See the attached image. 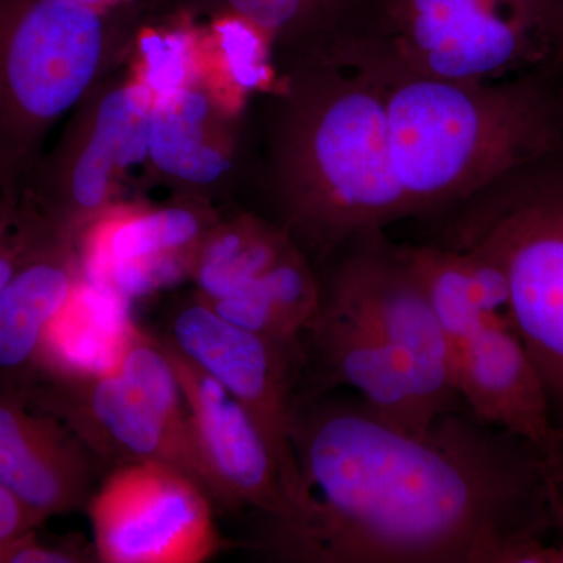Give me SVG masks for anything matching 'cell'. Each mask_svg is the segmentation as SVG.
<instances>
[{
	"instance_id": "6da1fadb",
	"label": "cell",
	"mask_w": 563,
	"mask_h": 563,
	"mask_svg": "<svg viewBox=\"0 0 563 563\" xmlns=\"http://www.w3.org/2000/svg\"><path fill=\"white\" fill-rule=\"evenodd\" d=\"M298 488L250 547L287 563H563L542 451L461 409L417 435L361 396L298 393Z\"/></svg>"
},
{
	"instance_id": "7a4b0ae2",
	"label": "cell",
	"mask_w": 563,
	"mask_h": 563,
	"mask_svg": "<svg viewBox=\"0 0 563 563\" xmlns=\"http://www.w3.org/2000/svg\"><path fill=\"white\" fill-rule=\"evenodd\" d=\"M383 58L385 143L410 214L466 202L553 151L551 107L528 85L437 79Z\"/></svg>"
},
{
	"instance_id": "3957f363",
	"label": "cell",
	"mask_w": 563,
	"mask_h": 563,
	"mask_svg": "<svg viewBox=\"0 0 563 563\" xmlns=\"http://www.w3.org/2000/svg\"><path fill=\"white\" fill-rule=\"evenodd\" d=\"M448 224L442 246L496 263L510 288V314L563 424V169H518L477 192Z\"/></svg>"
},
{
	"instance_id": "277c9868",
	"label": "cell",
	"mask_w": 563,
	"mask_h": 563,
	"mask_svg": "<svg viewBox=\"0 0 563 563\" xmlns=\"http://www.w3.org/2000/svg\"><path fill=\"white\" fill-rule=\"evenodd\" d=\"M24 396L102 466L166 463L209 495L179 380L158 339L136 324L110 372L41 376Z\"/></svg>"
},
{
	"instance_id": "5b68a950",
	"label": "cell",
	"mask_w": 563,
	"mask_h": 563,
	"mask_svg": "<svg viewBox=\"0 0 563 563\" xmlns=\"http://www.w3.org/2000/svg\"><path fill=\"white\" fill-rule=\"evenodd\" d=\"M357 66L314 125L317 190L298 214L302 231L324 251L410 217L385 143L384 58L369 57Z\"/></svg>"
},
{
	"instance_id": "8992f818",
	"label": "cell",
	"mask_w": 563,
	"mask_h": 563,
	"mask_svg": "<svg viewBox=\"0 0 563 563\" xmlns=\"http://www.w3.org/2000/svg\"><path fill=\"white\" fill-rule=\"evenodd\" d=\"M344 246L322 303L365 322L398 352L429 420L461 409L453 351L407 247L393 246L380 231Z\"/></svg>"
},
{
	"instance_id": "52a82bcc",
	"label": "cell",
	"mask_w": 563,
	"mask_h": 563,
	"mask_svg": "<svg viewBox=\"0 0 563 563\" xmlns=\"http://www.w3.org/2000/svg\"><path fill=\"white\" fill-rule=\"evenodd\" d=\"M99 55L101 22L79 0H0V129L24 135L68 110Z\"/></svg>"
},
{
	"instance_id": "ba28073f",
	"label": "cell",
	"mask_w": 563,
	"mask_h": 563,
	"mask_svg": "<svg viewBox=\"0 0 563 563\" xmlns=\"http://www.w3.org/2000/svg\"><path fill=\"white\" fill-rule=\"evenodd\" d=\"M551 29L547 0H401L385 55L422 76L490 81L542 57Z\"/></svg>"
},
{
	"instance_id": "9c48e42d",
	"label": "cell",
	"mask_w": 563,
	"mask_h": 563,
	"mask_svg": "<svg viewBox=\"0 0 563 563\" xmlns=\"http://www.w3.org/2000/svg\"><path fill=\"white\" fill-rule=\"evenodd\" d=\"M87 506L99 562L201 563L224 547L210 496L166 463L111 470Z\"/></svg>"
},
{
	"instance_id": "30bf717a",
	"label": "cell",
	"mask_w": 563,
	"mask_h": 563,
	"mask_svg": "<svg viewBox=\"0 0 563 563\" xmlns=\"http://www.w3.org/2000/svg\"><path fill=\"white\" fill-rule=\"evenodd\" d=\"M162 340L217 379L250 412L277 463L290 510L298 488L290 422L306 369L302 342H276L246 331L202 299L174 310Z\"/></svg>"
},
{
	"instance_id": "8fae6325",
	"label": "cell",
	"mask_w": 563,
	"mask_h": 563,
	"mask_svg": "<svg viewBox=\"0 0 563 563\" xmlns=\"http://www.w3.org/2000/svg\"><path fill=\"white\" fill-rule=\"evenodd\" d=\"M161 342L190 415L196 450L214 509L255 518L288 512L279 468L250 412L217 379Z\"/></svg>"
},
{
	"instance_id": "7c38bea8",
	"label": "cell",
	"mask_w": 563,
	"mask_h": 563,
	"mask_svg": "<svg viewBox=\"0 0 563 563\" xmlns=\"http://www.w3.org/2000/svg\"><path fill=\"white\" fill-rule=\"evenodd\" d=\"M99 466L60 420L0 387V484L43 523L90 501Z\"/></svg>"
},
{
	"instance_id": "4fadbf2b",
	"label": "cell",
	"mask_w": 563,
	"mask_h": 563,
	"mask_svg": "<svg viewBox=\"0 0 563 563\" xmlns=\"http://www.w3.org/2000/svg\"><path fill=\"white\" fill-rule=\"evenodd\" d=\"M301 342L306 369L299 391L352 388L396 428L417 435L428 431L432 421L415 398L401 357L365 322L321 302Z\"/></svg>"
},
{
	"instance_id": "5bb4252c",
	"label": "cell",
	"mask_w": 563,
	"mask_h": 563,
	"mask_svg": "<svg viewBox=\"0 0 563 563\" xmlns=\"http://www.w3.org/2000/svg\"><path fill=\"white\" fill-rule=\"evenodd\" d=\"M455 379L463 407L542 446L553 431L542 376L510 310L488 314L455 354Z\"/></svg>"
},
{
	"instance_id": "9a60e30c",
	"label": "cell",
	"mask_w": 563,
	"mask_h": 563,
	"mask_svg": "<svg viewBox=\"0 0 563 563\" xmlns=\"http://www.w3.org/2000/svg\"><path fill=\"white\" fill-rule=\"evenodd\" d=\"M191 211L168 209L131 218L98 233L87 261L88 282L122 301L140 298L179 277V251L198 240Z\"/></svg>"
},
{
	"instance_id": "2e32d148",
	"label": "cell",
	"mask_w": 563,
	"mask_h": 563,
	"mask_svg": "<svg viewBox=\"0 0 563 563\" xmlns=\"http://www.w3.org/2000/svg\"><path fill=\"white\" fill-rule=\"evenodd\" d=\"M79 282L57 252L33 244L0 295V387H31L52 321Z\"/></svg>"
},
{
	"instance_id": "e0dca14e",
	"label": "cell",
	"mask_w": 563,
	"mask_h": 563,
	"mask_svg": "<svg viewBox=\"0 0 563 563\" xmlns=\"http://www.w3.org/2000/svg\"><path fill=\"white\" fill-rule=\"evenodd\" d=\"M440 324L455 354L474 329L496 312L509 310L510 288L496 263L453 247H407Z\"/></svg>"
},
{
	"instance_id": "ac0fdd59",
	"label": "cell",
	"mask_w": 563,
	"mask_h": 563,
	"mask_svg": "<svg viewBox=\"0 0 563 563\" xmlns=\"http://www.w3.org/2000/svg\"><path fill=\"white\" fill-rule=\"evenodd\" d=\"M133 328L122 299L79 282L46 333L36 379L110 372Z\"/></svg>"
},
{
	"instance_id": "d6986e66",
	"label": "cell",
	"mask_w": 563,
	"mask_h": 563,
	"mask_svg": "<svg viewBox=\"0 0 563 563\" xmlns=\"http://www.w3.org/2000/svg\"><path fill=\"white\" fill-rule=\"evenodd\" d=\"M321 302L322 285L301 255L291 250L242 290L207 303L224 320L246 331L276 342L295 343L301 342L303 332L320 313Z\"/></svg>"
},
{
	"instance_id": "ffe728a7",
	"label": "cell",
	"mask_w": 563,
	"mask_h": 563,
	"mask_svg": "<svg viewBox=\"0 0 563 563\" xmlns=\"http://www.w3.org/2000/svg\"><path fill=\"white\" fill-rule=\"evenodd\" d=\"M151 91L133 87L107 96L99 109L90 144L77 162L70 181L80 209H98L106 198L111 165L129 166L150 150Z\"/></svg>"
},
{
	"instance_id": "44dd1931",
	"label": "cell",
	"mask_w": 563,
	"mask_h": 563,
	"mask_svg": "<svg viewBox=\"0 0 563 563\" xmlns=\"http://www.w3.org/2000/svg\"><path fill=\"white\" fill-rule=\"evenodd\" d=\"M207 110L198 92L179 90L158 99L150 121V152L158 168L195 184H210L228 172L231 163L202 143Z\"/></svg>"
},
{
	"instance_id": "7402d4cb",
	"label": "cell",
	"mask_w": 563,
	"mask_h": 563,
	"mask_svg": "<svg viewBox=\"0 0 563 563\" xmlns=\"http://www.w3.org/2000/svg\"><path fill=\"white\" fill-rule=\"evenodd\" d=\"M290 251L287 240L251 222L218 233L206 243L196 262L202 301H217L242 290Z\"/></svg>"
},
{
	"instance_id": "603a6c76",
	"label": "cell",
	"mask_w": 563,
	"mask_h": 563,
	"mask_svg": "<svg viewBox=\"0 0 563 563\" xmlns=\"http://www.w3.org/2000/svg\"><path fill=\"white\" fill-rule=\"evenodd\" d=\"M218 31L233 79L246 90L258 87L266 79V69L262 63L263 47L257 32L244 21L225 22Z\"/></svg>"
},
{
	"instance_id": "cb8c5ba5",
	"label": "cell",
	"mask_w": 563,
	"mask_h": 563,
	"mask_svg": "<svg viewBox=\"0 0 563 563\" xmlns=\"http://www.w3.org/2000/svg\"><path fill=\"white\" fill-rule=\"evenodd\" d=\"M141 49L146 57L147 84L158 96L173 95L180 90L185 79L187 63V43L180 35H151L141 41Z\"/></svg>"
},
{
	"instance_id": "d4e9b609",
	"label": "cell",
	"mask_w": 563,
	"mask_h": 563,
	"mask_svg": "<svg viewBox=\"0 0 563 563\" xmlns=\"http://www.w3.org/2000/svg\"><path fill=\"white\" fill-rule=\"evenodd\" d=\"M31 531L0 547V563H87L98 555L76 542H47Z\"/></svg>"
},
{
	"instance_id": "484cf974",
	"label": "cell",
	"mask_w": 563,
	"mask_h": 563,
	"mask_svg": "<svg viewBox=\"0 0 563 563\" xmlns=\"http://www.w3.org/2000/svg\"><path fill=\"white\" fill-rule=\"evenodd\" d=\"M540 451L554 542L563 548V424L553 428Z\"/></svg>"
},
{
	"instance_id": "4316f807",
	"label": "cell",
	"mask_w": 563,
	"mask_h": 563,
	"mask_svg": "<svg viewBox=\"0 0 563 563\" xmlns=\"http://www.w3.org/2000/svg\"><path fill=\"white\" fill-rule=\"evenodd\" d=\"M252 24L279 29L301 10L302 0H229Z\"/></svg>"
},
{
	"instance_id": "83f0119b",
	"label": "cell",
	"mask_w": 563,
	"mask_h": 563,
	"mask_svg": "<svg viewBox=\"0 0 563 563\" xmlns=\"http://www.w3.org/2000/svg\"><path fill=\"white\" fill-rule=\"evenodd\" d=\"M43 525L9 488L0 484V547Z\"/></svg>"
},
{
	"instance_id": "f1b7e54d",
	"label": "cell",
	"mask_w": 563,
	"mask_h": 563,
	"mask_svg": "<svg viewBox=\"0 0 563 563\" xmlns=\"http://www.w3.org/2000/svg\"><path fill=\"white\" fill-rule=\"evenodd\" d=\"M33 240L27 233L21 235V239H10L0 242V295L5 290L7 285L14 276L16 269L20 268L22 261H24L27 252L32 250Z\"/></svg>"
},
{
	"instance_id": "f546056e",
	"label": "cell",
	"mask_w": 563,
	"mask_h": 563,
	"mask_svg": "<svg viewBox=\"0 0 563 563\" xmlns=\"http://www.w3.org/2000/svg\"><path fill=\"white\" fill-rule=\"evenodd\" d=\"M547 3L559 32L563 33V0H547Z\"/></svg>"
},
{
	"instance_id": "4dcf8cb0",
	"label": "cell",
	"mask_w": 563,
	"mask_h": 563,
	"mask_svg": "<svg viewBox=\"0 0 563 563\" xmlns=\"http://www.w3.org/2000/svg\"><path fill=\"white\" fill-rule=\"evenodd\" d=\"M79 2L84 3V2H95V0H79Z\"/></svg>"
}]
</instances>
